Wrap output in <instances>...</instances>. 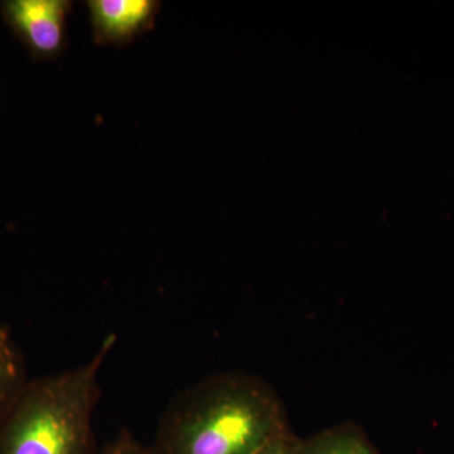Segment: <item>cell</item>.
<instances>
[{
  "instance_id": "cell-1",
  "label": "cell",
  "mask_w": 454,
  "mask_h": 454,
  "mask_svg": "<svg viewBox=\"0 0 454 454\" xmlns=\"http://www.w3.org/2000/svg\"><path fill=\"white\" fill-rule=\"evenodd\" d=\"M289 429L282 400L267 381L243 372H217L173 396L151 454H255Z\"/></svg>"
},
{
  "instance_id": "cell-2",
  "label": "cell",
  "mask_w": 454,
  "mask_h": 454,
  "mask_svg": "<svg viewBox=\"0 0 454 454\" xmlns=\"http://www.w3.org/2000/svg\"><path fill=\"white\" fill-rule=\"evenodd\" d=\"M116 342L109 333L82 365L27 381L0 422V454H94L98 378Z\"/></svg>"
},
{
  "instance_id": "cell-3",
  "label": "cell",
  "mask_w": 454,
  "mask_h": 454,
  "mask_svg": "<svg viewBox=\"0 0 454 454\" xmlns=\"http://www.w3.org/2000/svg\"><path fill=\"white\" fill-rule=\"evenodd\" d=\"M68 0H7L2 16L35 59H56L67 44Z\"/></svg>"
},
{
  "instance_id": "cell-4",
  "label": "cell",
  "mask_w": 454,
  "mask_h": 454,
  "mask_svg": "<svg viewBox=\"0 0 454 454\" xmlns=\"http://www.w3.org/2000/svg\"><path fill=\"white\" fill-rule=\"evenodd\" d=\"M92 35L100 46L124 47L151 31L160 3L157 0H88Z\"/></svg>"
},
{
  "instance_id": "cell-5",
  "label": "cell",
  "mask_w": 454,
  "mask_h": 454,
  "mask_svg": "<svg viewBox=\"0 0 454 454\" xmlns=\"http://www.w3.org/2000/svg\"><path fill=\"white\" fill-rule=\"evenodd\" d=\"M301 454H380L360 427L340 423L301 441Z\"/></svg>"
},
{
  "instance_id": "cell-6",
  "label": "cell",
  "mask_w": 454,
  "mask_h": 454,
  "mask_svg": "<svg viewBox=\"0 0 454 454\" xmlns=\"http://www.w3.org/2000/svg\"><path fill=\"white\" fill-rule=\"evenodd\" d=\"M27 381L25 363L11 330L0 325V422Z\"/></svg>"
},
{
  "instance_id": "cell-7",
  "label": "cell",
  "mask_w": 454,
  "mask_h": 454,
  "mask_svg": "<svg viewBox=\"0 0 454 454\" xmlns=\"http://www.w3.org/2000/svg\"><path fill=\"white\" fill-rule=\"evenodd\" d=\"M94 454H151V450L140 443L129 429H122L112 441L104 444L101 450H95Z\"/></svg>"
},
{
  "instance_id": "cell-8",
  "label": "cell",
  "mask_w": 454,
  "mask_h": 454,
  "mask_svg": "<svg viewBox=\"0 0 454 454\" xmlns=\"http://www.w3.org/2000/svg\"><path fill=\"white\" fill-rule=\"evenodd\" d=\"M301 441L289 428L268 441L255 454H301Z\"/></svg>"
}]
</instances>
